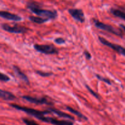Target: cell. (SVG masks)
<instances>
[{"label": "cell", "mask_w": 125, "mask_h": 125, "mask_svg": "<svg viewBox=\"0 0 125 125\" xmlns=\"http://www.w3.org/2000/svg\"><path fill=\"white\" fill-rule=\"evenodd\" d=\"M9 105L11 107H13V108L18 110V111H23V112H25V113L28 114L30 115L35 117L36 118H38L39 117L42 115H45L51 113V112L48 111V110L43 111H39V110L34 109L28 108V107H24V106H21L20 105L16 104H10Z\"/></svg>", "instance_id": "obj_2"}, {"label": "cell", "mask_w": 125, "mask_h": 125, "mask_svg": "<svg viewBox=\"0 0 125 125\" xmlns=\"http://www.w3.org/2000/svg\"><path fill=\"white\" fill-rule=\"evenodd\" d=\"M21 98L24 100H26L28 102L31 103L35 104H46V105H52L53 103L50 102L46 98H38L32 97V96H28V95H24L22 96Z\"/></svg>", "instance_id": "obj_9"}, {"label": "cell", "mask_w": 125, "mask_h": 125, "mask_svg": "<svg viewBox=\"0 0 125 125\" xmlns=\"http://www.w3.org/2000/svg\"><path fill=\"white\" fill-rule=\"evenodd\" d=\"M48 111H50L51 112H52L54 114H56V115L59 116L60 117H62V118H67L68 120H74V118L71 115L68 114L67 113H65V112H62V111H59L58 109H56L55 108H49Z\"/></svg>", "instance_id": "obj_12"}, {"label": "cell", "mask_w": 125, "mask_h": 125, "mask_svg": "<svg viewBox=\"0 0 125 125\" xmlns=\"http://www.w3.org/2000/svg\"><path fill=\"white\" fill-rule=\"evenodd\" d=\"M23 122L25 123L26 125H39L34 120H31L28 118H22Z\"/></svg>", "instance_id": "obj_19"}, {"label": "cell", "mask_w": 125, "mask_h": 125, "mask_svg": "<svg viewBox=\"0 0 125 125\" xmlns=\"http://www.w3.org/2000/svg\"><path fill=\"white\" fill-rule=\"evenodd\" d=\"M34 48L37 51L45 54H58L59 51L57 48L52 45H39L35 44Z\"/></svg>", "instance_id": "obj_5"}, {"label": "cell", "mask_w": 125, "mask_h": 125, "mask_svg": "<svg viewBox=\"0 0 125 125\" xmlns=\"http://www.w3.org/2000/svg\"><path fill=\"white\" fill-rule=\"evenodd\" d=\"M68 13L77 21L81 23L85 22V15L82 9H70Z\"/></svg>", "instance_id": "obj_8"}, {"label": "cell", "mask_w": 125, "mask_h": 125, "mask_svg": "<svg viewBox=\"0 0 125 125\" xmlns=\"http://www.w3.org/2000/svg\"><path fill=\"white\" fill-rule=\"evenodd\" d=\"M96 78L98 79V80L104 82V83H106V84H109V85H111V84H112L111 81H110L109 79H108V78H104V77L101 76L99 75V74H96Z\"/></svg>", "instance_id": "obj_18"}, {"label": "cell", "mask_w": 125, "mask_h": 125, "mask_svg": "<svg viewBox=\"0 0 125 125\" xmlns=\"http://www.w3.org/2000/svg\"><path fill=\"white\" fill-rule=\"evenodd\" d=\"M0 98L6 101H13L16 99V96L13 94L2 89H0Z\"/></svg>", "instance_id": "obj_13"}, {"label": "cell", "mask_w": 125, "mask_h": 125, "mask_svg": "<svg viewBox=\"0 0 125 125\" xmlns=\"http://www.w3.org/2000/svg\"><path fill=\"white\" fill-rule=\"evenodd\" d=\"M0 17L8 20L13 21H20L22 20L21 17L18 15L3 10H0Z\"/></svg>", "instance_id": "obj_10"}, {"label": "cell", "mask_w": 125, "mask_h": 125, "mask_svg": "<svg viewBox=\"0 0 125 125\" xmlns=\"http://www.w3.org/2000/svg\"><path fill=\"white\" fill-rule=\"evenodd\" d=\"M67 109L68 110L69 112H70L71 113L73 114L74 115H75L78 116L79 118H82V119L84 120H87L88 118H87L86 117H85L84 115H83V114L81 113L80 112H79V111H76V110H75L74 109L72 108V107H69V106H67Z\"/></svg>", "instance_id": "obj_16"}, {"label": "cell", "mask_w": 125, "mask_h": 125, "mask_svg": "<svg viewBox=\"0 0 125 125\" xmlns=\"http://www.w3.org/2000/svg\"><path fill=\"white\" fill-rule=\"evenodd\" d=\"M85 87H86L87 89L89 90V92H90V93L92 94V95H93V96H95V98H98V99L100 98V96H99L98 94L96 92H95L94 91V90H92V89L91 88H90V87L89 86V85H87V84H86V85H85Z\"/></svg>", "instance_id": "obj_21"}, {"label": "cell", "mask_w": 125, "mask_h": 125, "mask_svg": "<svg viewBox=\"0 0 125 125\" xmlns=\"http://www.w3.org/2000/svg\"><path fill=\"white\" fill-rule=\"evenodd\" d=\"M1 28L5 31L10 33H13V34H24L29 30V28L23 26L18 25L17 24L10 25L7 23H4L1 24Z\"/></svg>", "instance_id": "obj_4"}, {"label": "cell", "mask_w": 125, "mask_h": 125, "mask_svg": "<svg viewBox=\"0 0 125 125\" xmlns=\"http://www.w3.org/2000/svg\"><path fill=\"white\" fill-rule=\"evenodd\" d=\"M13 69L14 70V72L15 73L16 75L20 78L21 81H23V82L26 83V84H29V80L28 79V76L26 75V74H24L23 72L20 70V68L18 67L15 65L13 66Z\"/></svg>", "instance_id": "obj_11"}, {"label": "cell", "mask_w": 125, "mask_h": 125, "mask_svg": "<svg viewBox=\"0 0 125 125\" xmlns=\"http://www.w3.org/2000/svg\"><path fill=\"white\" fill-rule=\"evenodd\" d=\"M93 23H94L95 26L98 29L107 31L111 34L117 35V36L123 37V32L121 29H117V28H115V27L109 25V24H105L103 22L100 21L98 20H93Z\"/></svg>", "instance_id": "obj_3"}, {"label": "cell", "mask_w": 125, "mask_h": 125, "mask_svg": "<svg viewBox=\"0 0 125 125\" xmlns=\"http://www.w3.org/2000/svg\"><path fill=\"white\" fill-rule=\"evenodd\" d=\"M35 73L37 74H39V76H40L44 77V78H45V77H49L53 74V73H51V72H45L40 70L35 71Z\"/></svg>", "instance_id": "obj_17"}, {"label": "cell", "mask_w": 125, "mask_h": 125, "mask_svg": "<svg viewBox=\"0 0 125 125\" xmlns=\"http://www.w3.org/2000/svg\"><path fill=\"white\" fill-rule=\"evenodd\" d=\"M98 39L99 41H100V42H101V43H102L103 45L111 48L112 50H114L116 52H118V53L120 54L125 56V48L123 47V46H121V45H117V44H114L113 43L110 42H109L108 40H107L104 37H99Z\"/></svg>", "instance_id": "obj_6"}, {"label": "cell", "mask_w": 125, "mask_h": 125, "mask_svg": "<svg viewBox=\"0 0 125 125\" xmlns=\"http://www.w3.org/2000/svg\"><path fill=\"white\" fill-rule=\"evenodd\" d=\"M37 119L45 122L50 123L53 125H73V122L69 120H61L52 117H46L45 115H42L39 117Z\"/></svg>", "instance_id": "obj_7"}, {"label": "cell", "mask_w": 125, "mask_h": 125, "mask_svg": "<svg viewBox=\"0 0 125 125\" xmlns=\"http://www.w3.org/2000/svg\"><path fill=\"white\" fill-rule=\"evenodd\" d=\"M27 8L30 10L32 13L46 19H55L57 17V12L56 10L43 9L38 4L34 2L28 3Z\"/></svg>", "instance_id": "obj_1"}, {"label": "cell", "mask_w": 125, "mask_h": 125, "mask_svg": "<svg viewBox=\"0 0 125 125\" xmlns=\"http://www.w3.org/2000/svg\"><path fill=\"white\" fill-rule=\"evenodd\" d=\"M29 19L32 22L37 23V24H43L49 20L48 19H46V18H44L40 17H35V16H30L29 17Z\"/></svg>", "instance_id": "obj_14"}, {"label": "cell", "mask_w": 125, "mask_h": 125, "mask_svg": "<svg viewBox=\"0 0 125 125\" xmlns=\"http://www.w3.org/2000/svg\"><path fill=\"white\" fill-rule=\"evenodd\" d=\"M10 80L9 77L6 74L0 72V81L2 82H8Z\"/></svg>", "instance_id": "obj_20"}, {"label": "cell", "mask_w": 125, "mask_h": 125, "mask_svg": "<svg viewBox=\"0 0 125 125\" xmlns=\"http://www.w3.org/2000/svg\"><path fill=\"white\" fill-rule=\"evenodd\" d=\"M84 56H85V58H86L87 59L90 60V59H91V57H92L91 54H90V52H89V51H87V50H85V51H84Z\"/></svg>", "instance_id": "obj_23"}, {"label": "cell", "mask_w": 125, "mask_h": 125, "mask_svg": "<svg viewBox=\"0 0 125 125\" xmlns=\"http://www.w3.org/2000/svg\"><path fill=\"white\" fill-rule=\"evenodd\" d=\"M55 42L57 44H59V45H61V44H64L65 43V40L63 38L61 37H59V38H56L54 40Z\"/></svg>", "instance_id": "obj_22"}, {"label": "cell", "mask_w": 125, "mask_h": 125, "mask_svg": "<svg viewBox=\"0 0 125 125\" xmlns=\"http://www.w3.org/2000/svg\"><path fill=\"white\" fill-rule=\"evenodd\" d=\"M120 28H122V29L125 32V26L123 25V24H120Z\"/></svg>", "instance_id": "obj_24"}, {"label": "cell", "mask_w": 125, "mask_h": 125, "mask_svg": "<svg viewBox=\"0 0 125 125\" xmlns=\"http://www.w3.org/2000/svg\"><path fill=\"white\" fill-rule=\"evenodd\" d=\"M111 12L115 17H118L125 21V12L117 9H111Z\"/></svg>", "instance_id": "obj_15"}]
</instances>
